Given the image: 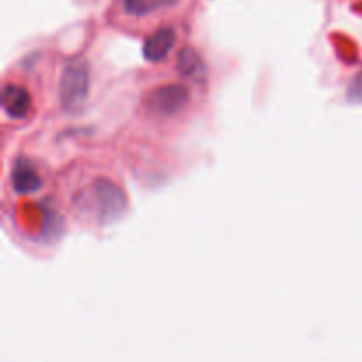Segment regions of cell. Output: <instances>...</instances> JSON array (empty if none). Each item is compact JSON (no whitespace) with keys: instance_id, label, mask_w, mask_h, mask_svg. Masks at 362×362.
Masks as SVG:
<instances>
[{"instance_id":"cell-1","label":"cell","mask_w":362,"mask_h":362,"mask_svg":"<svg viewBox=\"0 0 362 362\" xmlns=\"http://www.w3.org/2000/svg\"><path fill=\"white\" fill-rule=\"evenodd\" d=\"M81 211H87L101 225H110L122 218L127 209V198L122 187L108 179H98L76 200Z\"/></svg>"},{"instance_id":"cell-2","label":"cell","mask_w":362,"mask_h":362,"mask_svg":"<svg viewBox=\"0 0 362 362\" xmlns=\"http://www.w3.org/2000/svg\"><path fill=\"white\" fill-rule=\"evenodd\" d=\"M88 90H90V69H88L87 60H69L64 67L59 83V99L64 112H81L87 103Z\"/></svg>"},{"instance_id":"cell-3","label":"cell","mask_w":362,"mask_h":362,"mask_svg":"<svg viewBox=\"0 0 362 362\" xmlns=\"http://www.w3.org/2000/svg\"><path fill=\"white\" fill-rule=\"evenodd\" d=\"M189 103V92L184 85L170 83L154 88L145 99V110L156 117H173Z\"/></svg>"},{"instance_id":"cell-4","label":"cell","mask_w":362,"mask_h":362,"mask_svg":"<svg viewBox=\"0 0 362 362\" xmlns=\"http://www.w3.org/2000/svg\"><path fill=\"white\" fill-rule=\"evenodd\" d=\"M41 175L32 161L25 158H18L11 172V186L18 194H32L41 189Z\"/></svg>"},{"instance_id":"cell-5","label":"cell","mask_w":362,"mask_h":362,"mask_svg":"<svg viewBox=\"0 0 362 362\" xmlns=\"http://www.w3.org/2000/svg\"><path fill=\"white\" fill-rule=\"evenodd\" d=\"M177 42V32L173 27H161L148 35L144 42V57L151 62H161L170 52L173 49Z\"/></svg>"},{"instance_id":"cell-6","label":"cell","mask_w":362,"mask_h":362,"mask_svg":"<svg viewBox=\"0 0 362 362\" xmlns=\"http://www.w3.org/2000/svg\"><path fill=\"white\" fill-rule=\"evenodd\" d=\"M2 106L11 119H23L30 112V94L21 85H6L2 92Z\"/></svg>"},{"instance_id":"cell-7","label":"cell","mask_w":362,"mask_h":362,"mask_svg":"<svg viewBox=\"0 0 362 362\" xmlns=\"http://www.w3.org/2000/svg\"><path fill=\"white\" fill-rule=\"evenodd\" d=\"M175 2L177 0H122V7L124 13L129 16L141 18L166 9V7H172Z\"/></svg>"},{"instance_id":"cell-8","label":"cell","mask_w":362,"mask_h":362,"mask_svg":"<svg viewBox=\"0 0 362 362\" xmlns=\"http://www.w3.org/2000/svg\"><path fill=\"white\" fill-rule=\"evenodd\" d=\"M177 67H179L180 74L187 78H197L205 71V64L204 60H202L200 53L193 48H184L182 52L179 53Z\"/></svg>"},{"instance_id":"cell-9","label":"cell","mask_w":362,"mask_h":362,"mask_svg":"<svg viewBox=\"0 0 362 362\" xmlns=\"http://www.w3.org/2000/svg\"><path fill=\"white\" fill-rule=\"evenodd\" d=\"M346 99H349L350 103H354V105H362V69L349 83V88H346Z\"/></svg>"},{"instance_id":"cell-10","label":"cell","mask_w":362,"mask_h":362,"mask_svg":"<svg viewBox=\"0 0 362 362\" xmlns=\"http://www.w3.org/2000/svg\"><path fill=\"white\" fill-rule=\"evenodd\" d=\"M45 235L46 237H57L62 230V219L57 214L55 211H49L46 209V219H45Z\"/></svg>"}]
</instances>
